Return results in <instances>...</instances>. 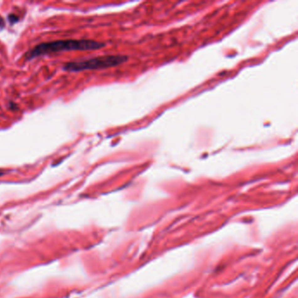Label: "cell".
<instances>
[{"instance_id": "2", "label": "cell", "mask_w": 298, "mask_h": 298, "mask_svg": "<svg viewBox=\"0 0 298 298\" xmlns=\"http://www.w3.org/2000/svg\"><path fill=\"white\" fill-rule=\"evenodd\" d=\"M129 60L127 55H105L92 58L82 61L67 63L63 69L69 72H80L84 70L105 69L121 65Z\"/></svg>"}, {"instance_id": "5", "label": "cell", "mask_w": 298, "mask_h": 298, "mask_svg": "<svg viewBox=\"0 0 298 298\" xmlns=\"http://www.w3.org/2000/svg\"><path fill=\"white\" fill-rule=\"evenodd\" d=\"M4 26V21L3 19V18L0 17V28H3Z\"/></svg>"}, {"instance_id": "6", "label": "cell", "mask_w": 298, "mask_h": 298, "mask_svg": "<svg viewBox=\"0 0 298 298\" xmlns=\"http://www.w3.org/2000/svg\"><path fill=\"white\" fill-rule=\"evenodd\" d=\"M3 174H4V172H1V171H0V176H2V175H3Z\"/></svg>"}, {"instance_id": "3", "label": "cell", "mask_w": 298, "mask_h": 298, "mask_svg": "<svg viewBox=\"0 0 298 298\" xmlns=\"http://www.w3.org/2000/svg\"><path fill=\"white\" fill-rule=\"evenodd\" d=\"M8 19L11 24H14V23H16V22L19 21V17L15 15V14H10L8 17Z\"/></svg>"}, {"instance_id": "1", "label": "cell", "mask_w": 298, "mask_h": 298, "mask_svg": "<svg viewBox=\"0 0 298 298\" xmlns=\"http://www.w3.org/2000/svg\"><path fill=\"white\" fill-rule=\"evenodd\" d=\"M105 46L104 43L91 40H66L47 43H41L33 47L25 54L27 60H32L41 55L67 51H89L98 50Z\"/></svg>"}, {"instance_id": "4", "label": "cell", "mask_w": 298, "mask_h": 298, "mask_svg": "<svg viewBox=\"0 0 298 298\" xmlns=\"http://www.w3.org/2000/svg\"><path fill=\"white\" fill-rule=\"evenodd\" d=\"M10 109H18V107H17V104L16 103H14V102H10Z\"/></svg>"}]
</instances>
